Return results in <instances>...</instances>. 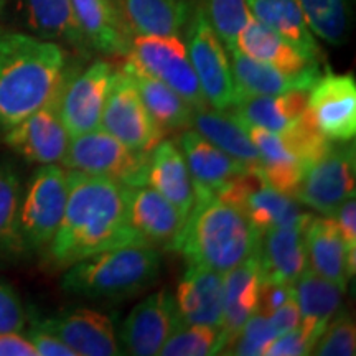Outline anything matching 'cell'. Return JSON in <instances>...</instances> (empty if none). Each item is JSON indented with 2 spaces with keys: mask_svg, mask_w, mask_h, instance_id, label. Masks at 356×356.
I'll use <instances>...</instances> for the list:
<instances>
[{
  "mask_svg": "<svg viewBox=\"0 0 356 356\" xmlns=\"http://www.w3.org/2000/svg\"><path fill=\"white\" fill-rule=\"evenodd\" d=\"M309 267L346 292L350 275L346 270V248L332 216L312 218L304 231Z\"/></svg>",
  "mask_w": 356,
  "mask_h": 356,
  "instance_id": "26",
  "label": "cell"
},
{
  "mask_svg": "<svg viewBox=\"0 0 356 356\" xmlns=\"http://www.w3.org/2000/svg\"><path fill=\"white\" fill-rule=\"evenodd\" d=\"M228 53L236 88L234 102L246 96H274L289 91H309L322 74L318 63L307 66L297 73H287L252 60L236 48Z\"/></svg>",
  "mask_w": 356,
  "mask_h": 356,
  "instance_id": "17",
  "label": "cell"
},
{
  "mask_svg": "<svg viewBox=\"0 0 356 356\" xmlns=\"http://www.w3.org/2000/svg\"><path fill=\"white\" fill-rule=\"evenodd\" d=\"M314 340L307 335L304 328L297 327L293 330L275 337L264 351V356H304L310 355L314 348Z\"/></svg>",
  "mask_w": 356,
  "mask_h": 356,
  "instance_id": "42",
  "label": "cell"
},
{
  "mask_svg": "<svg viewBox=\"0 0 356 356\" xmlns=\"http://www.w3.org/2000/svg\"><path fill=\"white\" fill-rule=\"evenodd\" d=\"M173 297L184 323L221 327L222 274L203 267H186Z\"/></svg>",
  "mask_w": 356,
  "mask_h": 356,
  "instance_id": "21",
  "label": "cell"
},
{
  "mask_svg": "<svg viewBox=\"0 0 356 356\" xmlns=\"http://www.w3.org/2000/svg\"><path fill=\"white\" fill-rule=\"evenodd\" d=\"M343 239L346 252L356 251V202L355 197L346 198L332 215Z\"/></svg>",
  "mask_w": 356,
  "mask_h": 356,
  "instance_id": "45",
  "label": "cell"
},
{
  "mask_svg": "<svg viewBox=\"0 0 356 356\" xmlns=\"http://www.w3.org/2000/svg\"><path fill=\"white\" fill-rule=\"evenodd\" d=\"M185 44L207 104L213 109H231L236 88L229 53L200 8L191 19Z\"/></svg>",
  "mask_w": 356,
  "mask_h": 356,
  "instance_id": "11",
  "label": "cell"
},
{
  "mask_svg": "<svg viewBox=\"0 0 356 356\" xmlns=\"http://www.w3.org/2000/svg\"><path fill=\"white\" fill-rule=\"evenodd\" d=\"M99 127L140 152H152L154 147L167 136L149 114L136 83L122 66L115 70Z\"/></svg>",
  "mask_w": 356,
  "mask_h": 356,
  "instance_id": "10",
  "label": "cell"
},
{
  "mask_svg": "<svg viewBox=\"0 0 356 356\" xmlns=\"http://www.w3.org/2000/svg\"><path fill=\"white\" fill-rule=\"evenodd\" d=\"M35 322L55 333L76 356H115L122 353L114 320L102 312L79 307Z\"/></svg>",
  "mask_w": 356,
  "mask_h": 356,
  "instance_id": "15",
  "label": "cell"
},
{
  "mask_svg": "<svg viewBox=\"0 0 356 356\" xmlns=\"http://www.w3.org/2000/svg\"><path fill=\"white\" fill-rule=\"evenodd\" d=\"M0 356H38L24 332L0 333Z\"/></svg>",
  "mask_w": 356,
  "mask_h": 356,
  "instance_id": "47",
  "label": "cell"
},
{
  "mask_svg": "<svg viewBox=\"0 0 356 356\" xmlns=\"http://www.w3.org/2000/svg\"><path fill=\"white\" fill-rule=\"evenodd\" d=\"M25 335L32 341L38 356H76V353L65 341H61L55 333L47 330L35 320L29 327V330L25 332Z\"/></svg>",
  "mask_w": 356,
  "mask_h": 356,
  "instance_id": "43",
  "label": "cell"
},
{
  "mask_svg": "<svg viewBox=\"0 0 356 356\" xmlns=\"http://www.w3.org/2000/svg\"><path fill=\"white\" fill-rule=\"evenodd\" d=\"M122 68L131 74L147 111L163 131H184V129L191 127L193 108L177 91H173L165 83L136 68L127 60L124 61Z\"/></svg>",
  "mask_w": 356,
  "mask_h": 356,
  "instance_id": "32",
  "label": "cell"
},
{
  "mask_svg": "<svg viewBox=\"0 0 356 356\" xmlns=\"http://www.w3.org/2000/svg\"><path fill=\"white\" fill-rule=\"evenodd\" d=\"M261 236L248 216L216 195H198L172 251L186 267L225 274L259 251Z\"/></svg>",
  "mask_w": 356,
  "mask_h": 356,
  "instance_id": "3",
  "label": "cell"
},
{
  "mask_svg": "<svg viewBox=\"0 0 356 356\" xmlns=\"http://www.w3.org/2000/svg\"><path fill=\"white\" fill-rule=\"evenodd\" d=\"M307 92L289 91L274 96L239 97L231 109L244 124L282 134L305 114Z\"/></svg>",
  "mask_w": 356,
  "mask_h": 356,
  "instance_id": "29",
  "label": "cell"
},
{
  "mask_svg": "<svg viewBox=\"0 0 356 356\" xmlns=\"http://www.w3.org/2000/svg\"><path fill=\"white\" fill-rule=\"evenodd\" d=\"M15 13L26 33L86 53L89 47L71 0H15Z\"/></svg>",
  "mask_w": 356,
  "mask_h": 356,
  "instance_id": "18",
  "label": "cell"
},
{
  "mask_svg": "<svg viewBox=\"0 0 356 356\" xmlns=\"http://www.w3.org/2000/svg\"><path fill=\"white\" fill-rule=\"evenodd\" d=\"M147 185L188 216L195 202L193 181L185 157L175 140L163 139L149 155Z\"/></svg>",
  "mask_w": 356,
  "mask_h": 356,
  "instance_id": "23",
  "label": "cell"
},
{
  "mask_svg": "<svg viewBox=\"0 0 356 356\" xmlns=\"http://www.w3.org/2000/svg\"><path fill=\"white\" fill-rule=\"evenodd\" d=\"M25 327L26 310L19 292L6 280H0V333L24 332Z\"/></svg>",
  "mask_w": 356,
  "mask_h": 356,
  "instance_id": "41",
  "label": "cell"
},
{
  "mask_svg": "<svg viewBox=\"0 0 356 356\" xmlns=\"http://www.w3.org/2000/svg\"><path fill=\"white\" fill-rule=\"evenodd\" d=\"M89 47L111 56H126L131 32L111 0H71Z\"/></svg>",
  "mask_w": 356,
  "mask_h": 356,
  "instance_id": "25",
  "label": "cell"
},
{
  "mask_svg": "<svg viewBox=\"0 0 356 356\" xmlns=\"http://www.w3.org/2000/svg\"><path fill=\"white\" fill-rule=\"evenodd\" d=\"M129 220L149 246L173 249L186 216L149 185L129 188Z\"/></svg>",
  "mask_w": 356,
  "mask_h": 356,
  "instance_id": "16",
  "label": "cell"
},
{
  "mask_svg": "<svg viewBox=\"0 0 356 356\" xmlns=\"http://www.w3.org/2000/svg\"><path fill=\"white\" fill-rule=\"evenodd\" d=\"M68 197L66 168L40 165L24 188L20 204V238L25 254H40L50 246Z\"/></svg>",
  "mask_w": 356,
  "mask_h": 356,
  "instance_id": "5",
  "label": "cell"
},
{
  "mask_svg": "<svg viewBox=\"0 0 356 356\" xmlns=\"http://www.w3.org/2000/svg\"><path fill=\"white\" fill-rule=\"evenodd\" d=\"M355 144L332 142L327 152L307 167L293 198L297 202L332 216L346 198L355 197Z\"/></svg>",
  "mask_w": 356,
  "mask_h": 356,
  "instance_id": "8",
  "label": "cell"
},
{
  "mask_svg": "<svg viewBox=\"0 0 356 356\" xmlns=\"http://www.w3.org/2000/svg\"><path fill=\"white\" fill-rule=\"evenodd\" d=\"M68 197L50 246L48 261L66 269L109 249L145 244L129 220V188L108 178L66 170Z\"/></svg>",
  "mask_w": 356,
  "mask_h": 356,
  "instance_id": "1",
  "label": "cell"
},
{
  "mask_svg": "<svg viewBox=\"0 0 356 356\" xmlns=\"http://www.w3.org/2000/svg\"><path fill=\"white\" fill-rule=\"evenodd\" d=\"M150 152L134 150L104 129L71 137L61 165L89 175L108 178L126 186L147 185Z\"/></svg>",
  "mask_w": 356,
  "mask_h": 356,
  "instance_id": "6",
  "label": "cell"
},
{
  "mask_svg": "<svg viewBox=\"0 0 356 356\" xmlns=\"http://www.w3.org/2000/svg\"><path fill=\"white\" fill-rule=\"evenodd\" d=\"M162 257L149 244H129L97 252L66 267L61 289L92 302H122L157 282Z\"/></svg>",
  "mask_w": 356,
  "mask_h": 356,
  "instance_id": "4",
  "label": "cell"
},
{
  "mask_svg": "<svg viewBox=\"0 0 356 356\" xmlns=\"http://www.w3.org/2000/svg\"><path fill=\"white\" fill-rule=\"evenodd\" d=\"M126 58L136 68L177 91L193 111L208 106L191 66L186 44L177 35H134Z\"/></svg>",
  "mask_w": 356,
  "mask_h": 356,
  "instance_id": "7",
  "label": "cell"
},
{
  "mask_svg": "<svg viewBox=\"0 0 356 356\" xmlns=\"http://www.w3.org/2000/svg\"><path fill=\"white\" fill-rule=\"evenodd\" d=\"M257 252L222 274V320L220 327L222 350L241 330L246 320L259 312L262 270Z\"/></svg>",
  "mask_w": 356,
  "mask_h": 356,
  "instance_id": "19",
  "label": "cell"
},
{
  "mask_svg": "<svg viewBox=\"0 0 356 356\" xmlns=\"http://www.w3.org/2000/svg\"><path fill=\"white\" fill-rule=\"evenodd\" d=\"M267 318H269V323L273 325L277 337L299 327L302 315L296 297H292V299L287 300L286 304L280 305L279 309H275L273 314L267 315Z\"/></svg>",
  "mask_w": 356,
  "mask_h": 356,
  "instance_id": "46",
  "label": "cell"
},
{
  "mask_svg": "<svg viewBox=\"0 0 356 356\" xmlns=\"http://www.w3.org/2000/svg\"><path fill=\"white\" fill-rule=\"evenodd\" d=\"M292 297H296V287L291 286V284H280L262 279L259 291V314L267 317L275 309H279L280 305L291 300Z\"/></svg>",
  "mask_w": 356,
  "mask_h": 356,
  "instance_id": "44",
  "label": "cell"
},
{
  "mask_svg": "<svg viewBox=\"0 0 356 356\" xmlns=\"http://www.w3.org/2000/svg\"><path fill=\"white\" fill-rule=\"evenodd\" d=\"M251 15L292 43L309 60H322V51L310 32L297 0H248Z\"/></svg>",
  "mask_w": 356,
  "mask_h": 356,
  "instance_id": "30",
  "label": "cell"
},
{
  "mask_svg": "<svg viewBox=\"0 0 356 356\" xmlns=\"http://www.w3.org/2000/svg\"><path fill=\"white\" fill-rule=\"evenodd\" d=\"M181 323L175 297L162 289L134 307L124 320L118 338L129 355L155 356Z\"/></svg>",
  "mask_w": 356,
  "mask_h": 356,
  "instance_id": "14",
  "label": "cell"
},
{
  "mask_svg": "<svg viewBox=\"0 0 356 356\" xmlns=\"http://www.w3.org/2000/svg\"><path fill=\"white\" fill-rule=\"evenodd\" d=\"M200 10L220 37L226 50L236 48V40L251 19L248 0H202Z\"/></svg>",
  "mask_w": 356,
  "mask_h": 356,
  "instance_id": "38",
  "label": "cell"
},
{
  "mask_svg": "<svg viewBox=\"0 0 356 356\" xmlns=\"http://www.w3.org/2000/svg\"><path fill=\"white\" fill-rule=\"evenodd\" d=\"M65 84L66 81L37 111L2 134L3 144L26 162L51 165L61 163L65 157L70 144V134L61 119Z\"/></svg>",
  "mask_w": 356,
  "mask_h": 356,
  "instance_id": "9",
  "label": "cell"
},
{
  "mask_svg": "<svg viewBox=\"0 0 356 356\" xmlns=\"http://www.w3.org/2000/svg\"><path fill=\"white\" fill-rule=\"evenodd\" d=\"M115 70L109 61L96 60L81 71H71L61 95V119L70 139L99 129Z\"/></svg>",
  "mask_w": 356,
  "mask_h": 356,
  "instance_id": "12",
  "label": "cell"
},
{
  "mask_svg": "<svg viewBox=\"0 0 356 356\" xmlns=\"http://www.w3.org/2000/svg\"><path fill=\"white\" fill-rule=\"evenodd\" d=\"M277 337V333L269 323L266 315L256 312L246 320L241 330L225 346L221 353L225 355H239V356H257L264 355L267 345Z\"/></svg>",
  "mask_w": 356,
  "mask_h": 356,
  "instance_id": "40",
  "label": "cell"
},
{
  "mask_svg": "<svg viewBox=\"0 0 356 356\" xmlns=\"http://www.w3.org/2000/svg\"><path fill=\"white\" fill-rule=\"evenodd\" d=\"M3 3H6V0H0V10H2V7H3Z\"/></svg>",
  "mask_w": 356,
  "mask_h": 356,
  "instance_id": "48",
  "label": "cell"
},
{
  "mask_svg": "<svg viewBox=\"0 0 356 356\" xmlns=\"http://www.w3.org/2000/svg\"><path fill=\"white\" fill-rule=\"evenodd\" d=\"M259 236L282 226H307L314 216L300 210L296 198L275 190L267 181L256 186L239 208Z\"/></svg>",
  "mask_w": 356,
  "mask_h": 356,
  "instance_id": "33",
  "label": "cell"
},
{
  "mask_svg": "<svg viewBox=\"0 0 356 356\" xmlns=\"http://www.w3.org/2000/svg\"><path fill=\"white\" fill-rule=\"evenodd\" d=\"M191 127L218 149L243 163L249 170H261L262 160L241 119L228 109H195Z\"/></svg>",
  "mask_w": 356,
  "mask_h": 356,
  "instance_id": "24",
  "label": "cell"
},
{
  "mask_svg": "<svg viewBox=\"0 0 356 356\" xmlns=\"http://www.w3.org/2000/svg\"><path fill=\"white\" fill-rule=\"evenodd\" d=\"M307 114L325 139L350 142L356 136V81L353 74H320L307 92Z\"/></svg>",
  "mask_w": 356,
  "mask_h": 356,
  "instance_id": "13",
  "label": "cell"
},
{
  "mask_svg": "<svg viewBox=\"0 0 356 356\" xmlns=\"http://www.w3.org/2000/svg\"><path fill=\"white\" fill-rule=\"evenodd\" d=\"M244 124V122H243ZM262 160V175L273 188L293 198L307 165L292 152L279 134L244 124Z\"/></svg>",
  "mask_w": 356,
  "mask_h": 356,
  "instance_id": "27",
  "label": "cell"
},
{
  "mask_svg": "<svg viewBox=\"0 0 356 356\" xmlns=\"http://www.w3.org/2000/svg\"><path fill=\"white\" fill-rule=\"evenodd\" d=\"M22 195L19 168L10 159L0 157V261H17L25 256L20 238Z\"/></svg>",
  "mask_w": 356,
  "mask_h": 356,
  "instance_id": "35",
  "label": "cell"
},
{
  "mask_svg": "<svg viewBox=\"0 0 356 356\" xmlns=\"http://www.w3.org/2000/svg\"><path fill=\"white\" fill-rule=\"evenodd\" d=\"M307 226H282L261 236L259 262L262 279L293 284L309 267L304 231Z\"/></svg>",
  "mask_w": 356,
  "mask_h": 356,
  "instance_id": "22",
  "label": "cell"
},
{
  "mask_svg": "<svg viewBox=\"0 0 356 356\" xmlns=\"http://www.w3.org/2000/svg\"><path fill=\"white\" fill-rule=\"evenodd\" d=\"M310 32L332 47L348 40L351 0H297Z\"/></svg>",
  "mask_w": 356,
  "mask_h": 356,
  "instance_id": "36",
  "label": "cell"
},
{
  "mask_svg": "<svg viewBox=\"0 0 356 356\" xmlns=\"http://www.w3.org/2000/svg\"><path fill=\"white\" fill-rule=\"evenodd\" d=\"M71 70L61 44L0 26V132L37 111Z\"/></svg>",
  "mask_w": 356,
  "mask_h": 356,
  "instance_id": "2",
  "label": "cell"
},
{
  "mask_svg": "<svg viewBox=\"0 0 356 356\" xmlns=\"http://www.w3.org/2000/svg\"><path fill=\"white\" fill-rule=\"evenodd\" d=\"M356 353V327L348 312L340 310L330 318L310 355L353 356Z\"/></svg>",
  "mask_w": 356,
  "mask_h": 356,
  "instance_id": "39",
  "label": "cell"
},
{
  "mask_svg": "<svg viewBox=\"0 0 356 356\" xmlns=\"http://www.w3.org/2000/svg\"><path fill=\"white\" fill-rule=\"evenodd\" d=\"M126 25L132 35H180L190 20L186 0H122Z\"/></svg>",
  "mask_w": 356,
  "mask_h": 356,
  "instance_id": "34",
  "label": "cell"
},
{
  "mask_svg": "<svg viewBox=\"0 0 356 356\" xmlns=\"http://www.w3.org/2000/svg\"><path fill=\"white\" fill-rule=\"evenodd\" d=\"M293 287L302 315L300 327L314 340V343H317L327 323L340 309L345 292L328 279L314 273L310 267H307Z\"/></svg>",
  "mask_w": 356,
  "mask_h": 356,
  "instance_id": "31",
  "label": "cell"
},
{
  "mask_svg": "<svg viewBox=\"0 0 356 356\" xmlns=\"http://www.w3.org/2000/svg\"><path fill=\"white\" fill-rule=\"evenodd\" d=\"M177 144L190 170L195 197L215 195L226 180L234 177L236 173L246 170L243 163L218 149L195 129L181 134Z\"/></svg>",
  "mask_w": 356,
  "mask_h": 356,
  "instance_id": "20",
  "label": "cell"
},
{
  "mask_svg": "<svg viewBox=\"0 0 356 356\" xmlns=\"http://www.w3.org/2000/svg\"><path fill=\"white\" fill-rule=\"evenodd\" d=\"M236 50L252 60L270 65L280 71H287V73H297V71L305 70L307 66L318 63V61L309 60L292 43H289L269 26L262 25L252 15L238 35Z\"/></svg>",
  "mask_w": 356,
  "mask_h": 356,
  "instance_id": "28",
  "label": "cell"
},
{
  "mask_svg": "<svg viewBox=\"0 0 356 356\" xmlns=\"http://www.w3.org/2000/svg\"><path fill=\"white\" fill-rule=\"evenodd\" d=\"M222 350L220 327L181 323L168 337L159 355L162 356H208Z\"/></svg>",
  "mask_w": 356,
  "mask_h": 356,
  "instance_id": "37",
  "label": "cell"
}]
</instances>
